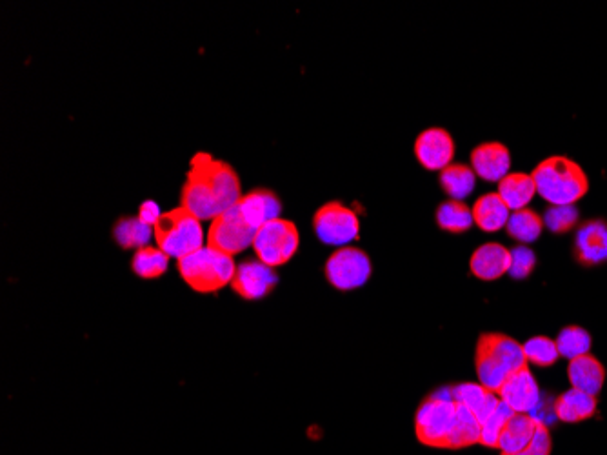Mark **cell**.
<instances>
[{
  "mask_svg": "<svg viewBox=\"0 0 607 455\" xmlns=\"http://www.w3.org/2000/svg\"><path fill=\"white\" fill-rule=\"evenodd\" d=\"M242 197L240 179L228 162L217 161L209 153L193 155L188 181L180 193L182 208L199 217L213 221L217 215L239 203Z\"/></svg>",
  "mask_w": 607,
  "mask_h": 455,
  "instance_id": "6da1fadb",
  "label": "cell"
},
{
  "mask_svg": "<svg viewBox=\"0 0 607 455\" xmlns=\"http://www.w3.org/2000/svg\"><path fill=\"white\" fill-rule=\"evenodd\" d=\"M475 363L480 385L495 394L509 375L528 368L524 346L502 334H484L478 339Z\"/></svg>",
  "mask_w": 607,
  "mask_h": 455,
  "instance_id": "7a4b0ae2",
  "label": "cell"
},
{
  "mask_svg": "<svg viewBox=\"0 0 607 455\" xmlns=\"http://www.w3.org/2000/svg\"><path fill=\"white\" fill-rule=\"evenodd\" d=\"M531 177L537 186V195L549 206L578 203L589 190L588 175L577 162L562 155L540 162Z\"/></svg>",
  "mask_w": 607,
  "mask_h": 455,
  "instance_id": "3957f363",
  "label": "cell"
},
{
  "mask_svg": "<svg viewBox=\"0 0 607 455\" xmlns=\"http://www.w3.org/2000/svg\"><path fill=\"white\" fill-rule=\"evenodd\" d=\"M180 277L199 294H215L233 281L237 264L228 253L204 246L177 261Z\"/></svg>",
  "mask_w": 607,
  "mask_h": 455,
  "instance_id": "277c9868",
  "label": "cell"
},
{
  "mask_svg": "<svg viewBox=\"0 0 607 455\" xmlns=\"http://www.w3.org/2000/svg\"><path fill=\"white\" fill-rule=\"evenodd\" d=\"M202 221L188 212L186 208H177L171 212L162 213L159 221L153 226V235L157 246L170 257H188L191 253L204 248V230Z\"/></svg>",
  "mask_w": 607,
  "mask_h": 455,
  "instance_id": "5b68a950",
  "label": "cell"
},
{
  "mask_svg": "<svg viewBox=\"0 0 607 455\" xmlns=\"http://www.w3.org/2000/svg\"><path fill=\"white\" fill-rule=\"evenodd\" d=\"M457 412L458 405L449 390L428 397L418 408L415 417L418 441L433 448H449Z\"/></svg>",
  "mask_w": 607,
  "mask_h": 455,
  "instance_id": "8992f818",
  "label": "cell"
},
{
  "mask_svg": "<svg viewBox=\"0 0 607 455\" xmlns=\"http://www.w3.org/2000/svg\"><path fill=\"white\" fill-rule=\"evenodd\" d=\"M300 235L297 226L286 219H275L264 224L255 233L253 250L260 263L277 268L293 259L299 250Z\"/></svg>",
  "mask_w": 607,
  "mask_h": 455,
  "instance_id": "52a82bcc",
  "label": "cell"
},
{
  "mask_svg": "<svg viewBox=\"0 0 607 455\" xmlns=\"http://www.w3.org/2000/svg\"><path fill=\"white\" fill-rule=\"evenodd\" d=\"M257 230L244 219L239 206H231L226 212L217 215L208 232V246L228 255H239L249 246H253Z\"/></svg>",
  "mask_w": 607,
  "mask_h": 455,
  "instance_id": "ba28073f",
  "label": "cell"
},
{
  "mask_svg": "<svg viewBox=\"0 0 607 455\" xmlns=\"http://www.w3.org/2000/svg\"><path fill=\"white\" fill-rule=\"evenodd\" d=\"M313 228L328 246H346L360 235L359 215L342 203L324 204L313 217Z\"/></svg>",
  "mask_w": 607,
  "mask_h": 455,
  "instance_id": "9c48e42d",
  "label": "cell"
},
{
  "mask_svg": "<svg viewBox=\"0 0 607 455\" xmlns=\"http://www.w3.org/2000/svg\"><path fill=\"white\" fill-rule=\"evenodd\" d=\"M371 261L368 253L359 248L344 246L331 253L326 263V277L333 288L340 292H349L368 283L371 277Z\"/></svg>",
  "mask_w": 607,
  "mask_h": 455,
  "instance_id": "30bf717a",
  "label": "cell"
},
{
  "mask_svg": "<svg viewBox=\"0 0 607 455\" xmlns=\"http://www.w3.org/2000/svg\"><path fill=\"white\" fill-rule=\"evenodd\" d=\"M497 395L500 401L515 414L535 415L540 405V388L535 375L531 374L528 368L509 375Z\"/></svg>",
  "mask_w": 607,
  "mask_h": 455,
  "instance_id": "8fae6325",
  "label": "cell"
},
{
  "mask_svg": "<svg viewBox=\"0 0 607 455\" xmlns=\"http://www.w3.org/2000/svg\"><path fill=\"white\" fill-rule=\"evenodd\" d=\"M277 284V273L275 268H269L268 264L257 261H244L237 266L231 288L248 301H259L275 288Z\"/></svg>",
  "mask_w": 607,
  "mask_h": 455,
  "instance_id": "7c38bea8",
  "label": "cell"
},
{
  "mask_svg": "<svg viewBox=\"0 0 607 455\" xmlns=\"http://www.w3.org/2000/svg\"><path fill=\"white\" fill-rule=\"evenodd\" d=\"M455 155V142L446 130L429 128L420 133L415 141V157L426 170H444L448 168Z\"/></svg>",
  "mask_w": 607,
  "mask_h": 455,
  "instance_id": "4fadbf2b",
  "label": "cell"
},
{
  "mask_svg": "<svg viewBox=\"0 0 607 455\" xmlns=\"http://www.w3.org/2000/svg\"><path fill=\"white\" fill-rule=\"evenodd\" d=\"M471 168L486 182H500L509 173L511 155L500 142H484L471 153Z\"/></svg>",
  "mask_w": 607,
  "mask_h": 455,
  "instance_id": "5bb4252c",
  "label": "cell"
},
{
  "mask_svg": "<svg viewBox=\"0 0 607 455\" xmlns=\"http://www.w3.org/2000/svg\"><path fill=\"white\" fill-rule=\"evenodd\" d=\"M575 257L578 263L588 268L607 263L606 221H588L578 228Z\"/></svg>",
  "mask_w": 607,
  "mask_h": 455,
  "instance_id": "9a60e30c",
  "label": "cell"
},
{
  "mask_svg": "<svg viewBox=\"0 0 607 455\" xmlns=\"http://www.w3.org/2000/svg\"><path fill=\"white\" fill-rule=\"evenodd\" d=\"M511 250L498 243L482 244L471 257V273L482 281H497L509 272Z\"/></svg>",
  "mask_w": 607,
  "mask_h": 455,
  "instance_id": "2e32d148",
  "label": "cell"
},
{
  "mask_svg": "<svg viewBox=\"0 0 607 455\" xmlns=\"http://www.w3.org/2000/svg\"><path fill=\"white\" fill-rule=\"evenodd\" d=\"M237 206H239L240 213L244 215V219L255 230H259L269 221L280 219V212H282L279 197L269 190H253V192L246 193L240 197Z\"/></svg>",
  "mask_w": 607,
  "mask_h": 455,
  "instance_id": "e0dca14e",
  "label": "cell"
},
{
  "mask_svg": "<svg viewBox=\"0 0 607 455\" xmlns=\"http://www.w3.org/2000/svg\"><path fill=\"white\" fill-rule=\"evenodd\" d=\"M542 419L531 414H513L508 425L498 439V450L502 455H515L522 452L533 441Z\"/></svg>",
  "mask_w": 607,
  "mask_h": 455,
  "instance_id": "ac0fdd59",
  "label": "cell"
},
{
  "mask_svg": "<svg viewBox=\"0 0 607 455\" xmlns=\"http://www.w3.org/2000/svg\"><path fill=\"white\" fill-rule=\"evenodd\" d=\"M449 392L453 401L477 415L480 423L486 421L500 405V397L495 392H489L488 388L475 383L453 386Z\"/></svg>",
  "mask_w": 607,
  "mask_h": 455,
  "instance_id": "d6986e66",
  "label": "cell"
},
{
  "mask_svg": "<svg viewBox=\"0 0 607 455\" xmlns=\"http://www.w3.org/2000/svg\"><path fill=\"white\" fill-rule=\"evenodd\" d=\"M568 377L573 388L597 397L606 381V370L593 355H582L569 361Z\"/></svg>",
  "mask_w": 607,
  "mask_h": 455,
  "instance_id": "ffe728a7",
  "label": "cell"
},
{
  "mask_svg": "<svg viewBox=\"0 0 607 455\" xmlns=\"http://www.w3.org/2000/svg\"><path fill=\"white\" fill-rule=\"evenodd\" d=\"M555 415L564 423H580L597 412V397L571 388L558 397L553 405Z\"/></svg>",
  "mask_w": 607,
  "mask_h": 455,
  "instance_id": "44dd1931",
  "label": "cell"
},
{
  "mask_svg": "<svg viewBox=\"0 0 607 455\" xmlns=\"http://www.w3.org/2000/svg\"><path fill=\"white\" fill-rule=\"evenodd\" d=\"M498 195L511 212L524 210L537 195V186L528 173H508L498 182Z\"/></svg>",
  "mask_w": 607,
  "mask_h": 455,
  "instance_id": "7402d4cb",
  "label": "cell"
},
{
  "mask_svg": "<svg viewBox=\"0 0 607 455\" xmlns=\"http://www.w3.org/2000/svg\"><path fill=\"white\" fill-rule=\"evenodd\" d=\"M473 221L484 232H498L509 221V210L498 193H486L473 206Z\"/></svg>",
  "mask_w": 607,
  "mask_h": 455,
  "instance_id": "603a6c76",
  "label": "cell"
},
{
  "mask_svg": "<svg viewBox=\"0 0 607 455\" xmlns=\"http://www.w3.org/2000/svg\"><path fill=\"white\" fill-rule=\"evenodd\" d=\"M440 186L451 199L462 201L469 197L477 186V175L466 164H449L440 172Z\"/></svg>",
  "mask_w": 607,
  "mask_h": 455,
  "instance_id": "cb8c5ba5",
  "label": "cell"
},
{
  "mask_svg": "<svg viewBox=\"0 0 607 455\" xmlns=\"http://www.w3.org/2000/svg\"><path fill=\"white\" fill-rule=\"evenodd\" d=\"M542 228H544L542 217L528 208L511 212L506 224L509 237L524 244L535 243L542 233Z\"/></svg>",
  "mask_w": 607,
  "mask_h": 455,
  "instance_id": "d4e9b609",
  "label": "cell"
},
{
  "mask_svg": "<svg viewBox=\"0 0 607 455\" xmlns=\"http://www.w3.org/2000/svg\"><path fill=\"white\" fill-rule=\"evenodd\" d=\"M113 237L124 250H131V248L140 250L150 243L151 226L142 223L139 217H124L115 224Z\"/></svg>",
  "mask_w": 607,
  "mask_h": 455,
  "instance_id": "484cf974",
  "label": "cell"
},
{
  "mask_svg": "<svg viewBox=\"0 0 607 455\" xmlns=\"http://www.w3.org/2000/svg\"><path fill=\"white\" fill-rule=\"evenodd\" d=\"M437 223L444 232H468L473 226V212L462 201H446L438 206Z\"/></svg>",
  "mask_w": 607,
  "mask_h": 455,
  "instance_id": "4316f807",
  "label": "cell"
},
{
  "mask_svg": "<svg viewBox=\"0 0 607 455\" xmlns=\"http://www.w3.org/2000/svg\"><path fill=\"white\" fill-rule=\"evenodd\" d=\"M170 264V255L162 252L160 248L144 246L133 255L131 268L139 275L140 279H159L164 275Z\"/></svg>",
  "mask_w": 607,
  "mask_h": 455,
  "instance_id": "83f0119b",
  "label": "cell"
},
{
  "mask_svg": "<svg viewBox=\"0 0 607 455\" xmlns=\"http://www.w3.org/2000/svg\"><path fill=\"white\" fill-rule=\"evenodd\" d=\"M480 432H482V428H480L477 415L469 412L468 408L458 405L457 421H455V428L451 434L449 448H464V446L480 443Z\"/></svg>",
  "mask_w": 607,
  "mask_h": 455,
  "instance_id": "f1b7e54d",
  "label": "cell"
},
{
  "mask_svg": "<svg viewBox=\"0 0 607 455\" xmlns=\"http://www.w3.org/2000/svg\"><path fill=\"white\" fill-rule=\"evenodd\" d=\"M591 341H593L591 335L580 326H566L555 339L558 354L560 357H568L569 361L582 357V355H588L591 350Z\"/></svg>",
  "mask_w": 607,
  "mask_h": 455,
  "instance_id": "f546056e",
  "label": "cell"
},
{
  "mask_svg": "<svg viewBox=\"0 0 607 455\" xmlns=\"http://www.w3.org/2000/svg\"><path fill=\"white\" fill-rule=\"evenodd\" d=\"M524 354L528 363L540 366V368H549L553 364L557 363L558 348L557 343L549 337L544 335H538V337H531L528 343L524 344Z\"/></svg>",
  "mask_w": 607,
  "mask_h": 455,
  "instance_id": "4dcf8cb0",
  "label": "cell"
},
{
  "mask_svg": "<svg viewBox=\"0 0 607 455\" xmlns=\"http://www.w3.org/2000/svg\"><path fill=\"white\" fill-rule=\"evenodd\" d=\"M513 414L515 412H511L508 406L500 401L497 410L489 415L486 421L480 423V428H482V432H480V445L497 448L498 439H500V435L504 432V428L508 425V421L513 417Z\"/></svg>",
  "mask_w": 607,
  "mask_h": 455,
  "instance_id": "1f68e13d",
  "label": "cell"
},
{
  "mask_svg": "<svg viewBox=\"0 0 607 455\" xmlns=\"http://www.w3.org/2000/svg\"><path fill=\"white\" fill-rule=\"evenodd\" d=\"M578 219H580V213L575 208V204L549 206L542 217L544 226H548L549 232L553 233H566L573 230L578 224Z\"/></svg>",
  "mask_w": 607,
  "mask_h": 455,
  "instance_id": "d6a6232c",
  "label": "cell"
},
{
  "mask_svg": "<svg viewBox=\"0 0 607 455\" xmlns=\"http://www.w3.org/2000/svg\"><path fill=\"white\" fill-rule=\"evenodd\" d=\"M537 266V255L528 246H517L511 250V264H509V275L513 279H526Z\"/></svg>",
  "mask_w": 607,
  "mask_h": 455,
  "instance_id": "836d02e7",
  "label": "cell"
},
{
  "mask_svg": "<svg viewBox=\"0 0 607 455\" xmlns=\"http://www.w3.org/2000/svg\"><path fill=\"white\" fill-rule=\"evenodd\" d=\"M551 454V435L549 428L544 421L538 425L537 434L533 437V441L529 443L522 452L515 455H549Z\"/></svg>",
  "mask_w": 607,
  "mask_h": 455,
  "instance_id": "e575fe53",
  "label": "cell"
},
{
  "mask_svg": "<svg viewBox=\"0 0 607 455\" xmlns=\"http://www.w3.org/2000/svg\"><path fill=\"white\" fill-rule=\"evenodd\" d=\"M160 208L159 204L153 203V201H146V203L140 204L139 208V219L148 226H155L157 221L160 219Z\"/></svg>",
  "mask_w": 607,
  "mask_h": 455,
  "instance_id": "d590c367",
  "label": "cell"
}]
</instances>
